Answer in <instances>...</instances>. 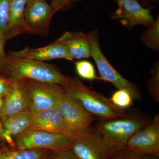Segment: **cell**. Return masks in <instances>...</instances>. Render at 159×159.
Listing matches in <instances>:
<instances>
[{
  "label": "cell",
  "instance_id": "cell-1",
  "mask_svg": "<svg viewBox=\"0 0 159 159\" xmlns=\"http://www.w3.org/2000/svg\"><path fill=\"white\" fill-rule=\"evenodd\" d=\"M151 121L148 117L138 113L129 114L126 117L99 122L93 129L107 157L125 149L129 138Z\"/></svg>",
  "mask_w": 159,
  "mask_h": 159
},
{
  "label": "cell",
  "instance_id": "cell-2",
  "mask_svg": "<svg viewBox=\"0 0 159 159\" xmlns=\"http://www.w3.org/2000/svg\"><path fill=\"white\" fill-rule=\"evenodd\" d=\"M1 75L12 80H31L64 86L69 85L73 80L72 77L62 74L53 65L16 57L9 54Z\"/></svg>",
  "mask_w": 159,
  "mask_h": 159
},
{
  "label": "cell",
  "instance_id": "cell-3",
  "mask_svg": "<svg viewBox=\"0 0 159 159\" xmlns=\"http://www.w3.org/2000/svg\"><path fill=\"white\" fill-rule=\"evenodd\" d=\"M66 93L77 99L86 110L106 120L122 118L128 116L124 109L114 105L110 99L102 94L86 86L79 79L73 78L69 85L64 86Z\"/></svg>",
  "mask_w": 159,
  "mask_h": 159
},
{
  "label": "cell",
  "instance_id": "cell-4",
  "mask_svg": "<svg viewBox=\"0 0 159 159\" xmlns=\"http://www.w3.org/2000/svg\"><path fill=\"white\" fill-rule=\"evenodd\" d=\"M87 35L90 45L91 57L97 65L100 79L111 83L118 89L128 91L133 99H141L142 96L139 88L119 74L103 54L99 44L98 29L89 32Z\"/></svg>",
  "mask_w": 159,
  "mask_h": 159
},
{
  "label": "cell",
  "instance_id": "cell-5",
  "mask_svg": "<svg viewBox=\"0 0 159 159\" xmlns=\"http://www.w3.org/2000/svg\"><path fill=\"white\" fill-rule=\"evenodd\" d=\"M76 135L29 129L15 137L14 141L17 149L40 148L57 152L70 149Z\"/></svg>",
  "mask_w": 159,
  "mask_h": 159
},
{
  "label": "cell",
  "instance_id": "cell-6",
  "mask_svg": "<svg viewBox=\"0 0 159 159\" xmlns=\"http://www.w3.org/2000/svg\"><path fill=\"white\" fill-rule=\"evenodd\" d=\"M57 107L67 128L73 134L82 133L91 127L93 120L91 114L66 91Z\"/></svg>",
  "mask_w": 159,
  "mask_h": 159
},
{
  "label": "cell",
  "instance_id": "cell-7",
  "mask_svg": "<svg viewBox=\"0 0 159 159\" xmlns=\"http://www.w3.org/2000/svg\"><path fill=\"white\" fill-rule=\"evenodd\" d=\"M118 8L111 15V18L119 20L128 29L138 25L148 27L155 20L151 13V9L145 8L138 0H113Z\"/></svg>",
  "mask_w": 159,
  "mask_h": 159
},
{
  "label": "cell",
  "instance_id": "cell-8",
  "mask_svg": "<svg viewBox=\"0 0 159 159\" xmlns=\"http://www.w3.org/2000/svg\"><path fill=\"white\" fill-rule=\"evenodd\" d=\"M55 12L44 0H28L25 11L26 33L47 37Z\"/></svg>",
  "mask_w": 159,
  "mask_h": 159
},
{
  "label": "cell",
  "instance_id": "cell-9",
  "mask_svg": "<svg viewBox=\"0 0 159 159\" xmlns=\"http://www.w3.org/2000/svg\"><path fill=\"white\" fill-rule=\"evenodd\" d=\"M24 80L30 93L32 112L56 107L65 93L63 86Z\"/></svg>",
  "mask_w": 159,
  "mask_h": 159
},
{
  "label": "cell",
  "instance_id": "cell-10",
  "mask_svg": "<svg viewBox=\"0 0 159 159\" xmlns=\"http://www.w3.org/2000/svg\"><path fill=\"white\" fill-rule=\"evenodd\" d=\"M125 149L148 155H156L159 152V115L144 128L129 139Z\"/></svg>",
  "mask_w": 159,
  "mask_h": 159
},
{
  "label": "cell",
  "instance_id": "cell-11",
  "mask_svg": "<svg viewBox=\"0 0 159 159\" xmlns=\"http://www.w3.org/2000/svg\"><path fill=\"white\" fill-rule=\"evenodd\" d=\"M70 150L77 159H106L107 157L93 127L75 136Z\"/></svg>",
  "mask_w": 159,
  "mask_h": 159
},
{
  "label": "cell",
  "instance_id": "cell-12",
  "mask_svg": "<svg viewBox=\"0 0 159 159\" xmlns=\"http://www.w3.org/2000/svg\"><path fill=\"white\" fill-rule=\"evenodd\" d=\"M12 85L4 99L0 118L9 116L26 111H31V101L25 80H12Z\"/></svg>",
  "mask_w": 159,
  "mask_h": 159
},
{
  "label": "cell",
  "instance_id": "cell-13",
  "mask_svg": "<svg viewBox=\"0 0 159 159\" xmlns=\"http://www.w3.org/2000/svg\"><path fill=\"white\" fill-rule=\"evenodd\" d=\"M9 54L16 57L42 61L57 59L74 61L69 55L65 46L56 40L42 48H34L26 47L20 51H10Z\"/></svg>",
  "mask_w": 159,
  "mask_h": 159
},
{
  "label": "cell",
  "instance_id": "cell-14",
  "mask_svg": "<svg viewBox=\"0 0 159 159\" xmlns=\"http://www.w3.org/2000/svg\"><path fill=\"white\" fill-rule=\"evenodd\" d=\"M30 129L58 133L68 135H77L71 133L67 128L57 107L32 112V121Z\"/></svg>",
  "mask_w": 159,
  "mask_h": 159
},
{
  "label": "cell",
  "instance_id": "cell-15",
  "mask_svg": "<svg viewBox=\"0 0 159 159\" xmlns=\"http://www.w3.org/2000/svg\"><path fill=\"white\" fill-rule=\"evenodd\" d=\"M56 40L65 46L73 60L91 57L90 45L87 34L81 31H66Z\"/></svg>",
  "mask_w": 159,
  "mask_h": 159
},
{
  "label": "cell",
  "instance_id": "cell-16",
  "mask_svg": "<svg viewBox=\"0 0 159 159\" xmlns=\"http://www.w3.org/2000/svg\"><path fill=\"white\" fill-rule=\"evenodd\" d=\"M28 0H10L9 23L6 30V41L22 33H26L25 11Z\"/></svg>",
  "mask_w": 159,
  "mask_h": 159
},
{
  "label": "cell",
  "instance_id": "cell-17",
  "mask_svg": "<svg viewBox=\"0 0 159 159\" xmlns=\"http://www.w3.org/2000/svg\"><path fill=\"white\" fill-rule=\"evenodd\" d=\"M32 118V112L29 110L1 119L4 130L15 138L30 128Z\"/></svg>",
  "mask_w": 159,
  "mask_h": 159
},
{
  "label": "cell",
  "instance_id": "cell-18",
  "mask_svg": "<svg viewBox=\"0 0 159 159\" xmlns=\"http://www.w3.org/2000/svg\"><path fill=\"white\" fill-rule=\"evenodd\" d=\"M51 150L40 148L0 150V159H46Z\"/></svg>",
  "mask_w": 159,
  "mask_h": 159
},
{
  "label": "cell",
  "instance_id": "cell-19",
  "mask_svg": "<svg viewBox=\"0 0 159 159\" xmlns=\"http://www.w3.org/2000/svg\"><path fill=\"white\" fill-rule=\"evenodd\" d=\"M142 42L148 48L159 51V15L151 25L147 27L140 37Z\"/></svg>",
  "mask_w": 159,
  "mask_h": 159
},
{
  "label": "cell",
  "instance_id": "cell-20",
  "mask_svg": "<svg viewBox=\"0 0 159 159\" xmlns=\"http://www.w3.org/2000/svg\"><path fill=\"white\" fill-rule=\"evenodd\" d=\"M75 68L78 76L86 80H93L99 79L96 75L93 65L86 60H80L75 62Z\"/></svg>",
  "mask_w": 159,
  "mask_h": 159
},
{
  "label": "cell",
  "instance_id": "cell-21",
  "mask_svg": "<svg viewBox=\"0 0 159 159\" xmlns=\"http://www.w3.org/2000/svg\"><path fill=\"white\" fill-rule=\"evenodd\" d=\"M146 87L155 102H159V60L154 64L152 68L151 77L148 80Z\"/></svg>",
  "mask_w": 159,
  "mask_h": 159
},
{
  "label": "cell",
  "instance_id": "cell-22",
  "mask_svg": "<svg viewBox=\"0 0 159 159\" xmlns=\"http://www.w3.org/2000/svg\"><path fill=\"white\" fill-rule=\"evenodd\" d=\"M133 99L128 91L123 89H118L113 93L110 99L116 107L124 109L132 105Z\"/></svg>",
  "mask_w": 159,
  "mask_h": 159
},
{
  "label": "cell",
  "instance_id": "cell-23",
  "mask_svg": "<svg viewBox=\"0 0 159 159\" xmlns=\"http://www.w3.org/2000/svg\"><path fill=\"white\" fill-rule=\"evenodd\" d=\"M10 3V0H0V35L5 40L9 23Z\"/></svg>",
  "mask_w": 159,
  "mask_h": 159
},
{
  "label": "cell",
  "instance_id": "cell-24",
  "mask_svg": "<svg viewBox=\"0 0 159 159\" xmlns=\"http://www.w3.org/2000/svg\"><path fill=\"white\" fill-rule=\"evenodd\" d=\"M151 156L128 150H124L111 154L106 159H150Z\"/></svg>",
  "mask_w": 159,
  "mask_h": 159
},
{
  "label": "cell",
  "instance_id": "cell-25",
  "mask_svg": "<svg viewBox=\"0 0 159 159\" xmlns=\"http://www.w3.org/2000/svg\"><path fill=\"white\" fill-rule=\"evenodd\" d=\"M78 0H51V6L55 12L70 8Z\"/></svg>",
  "mask_w": 159,
  "mask_h": 159
},
{
  "label": "cell",
  "instance_id": "cell-26",
  "mask_svg": "<svg viewBox=\"0 0 159 159\" xmlns=\"http://www.w3.org/2000/svg\"><path fill=\"white\" fill-rule=\"evenodd\" d=\"M13 81L0 75V98L5 97L11 88Z\"/></svg>",
  "mask_w": 159,
  "mask_h": 159
},
{
  "label": "cell",
  "instance_id": "cell-27",
  "mask_svg": "<svg viewBox=\"0 0 159 159\" xmlns=\"http://www.w3.org/2000/svg\"><path fill=\"white\" fill-rule=\"evenodd\" d=\"M6 42L0 35V75L4 70L8 60V54L5 52V46Z\"/></svg>",
  "mask_w": 159,
  "mask_h": 159
},
{
  "label": "cell",
  "instance_id": "cell-28",
  "mask_svg": "<svg viewBox=\"0 0 159 159\" xmlns=\"http://www.w3.org/2000/svg\"><path fill=\"white\" fill-rule=\"evenodd\" d=\"M51 152V159H77L70 149Z\"/></svg>",
  "mask_w": 159,
  "mask_h": 159
},
{
  "label": "cell",
  "instance_id": "cell-29",
  "mask_svg": "<svg viewBox=\"0 0 159 159\" xmlns=\"http://www.w3.org/2000/svg\"><path fill=\"white\" fill-rule=\"evenodd\" d=\"M142 6L152 9L154 6L159 2V0H138Z\"/></svg>",
  "mask_w": 159,
  "mask_h": 159
},
{
  "label": "cell",
  "instance_id": "cell-30",
  "mask_svg": "<svg viewBox=\"0 0 159 159\" xmlns=\"http://www.w3.org/2000/svg\"><path fill=\"white\" fill-rule=\"evenodd\" d=\"M4 105V99H3V98H0V113L2 110L3 107Z\"/></svg>",
  "mask_w": 159,
  "mask_h": 159
},
{
  "label": "cell",
  "instance_id": "cell-31",
  "mask_svg": "<svg viewBox=\"0 0 159 159\" xmlns=\"http://www.w3.org/2000/svg\"><path fill=\"white\" fill-rule=\"evenodd\" d=\"M3 132H4V128H3L2 124V122H0V138H1V136L3 134Z\"/></svg>",
  "mask_w": 159,
  "mask_h": 159
},
{
  "label": "cell",
  "instance_id": "cell-32",
  "mask_svg": "<svg viewBox=\"0 0 159 159\" xmlns=\"http://www.w3.org/2000/svg\"><path fill=\"white\" fill-rule=\"evenodd\" d=\"M155 157H151L150 159H159L158 156L157 157V155H155Z\"/></svg>",
  "mask_w": 159,
  "mask_h": 159
},
{
  "label": "cell",
  "instance_id": "cell-33",
  "mask_svg": "<svg viewBox=\"0 0 159 159\" xmlns=\"http://www.w3.org/2000/svg\"><path fill=\"white\" fill-rule=\"evenodd\" d=\"M46 159H51H51H50V158H49V157H48Z\"/></svg>",
  "mask_w": 159,
  "mask_h": 159
}]
</instances>
